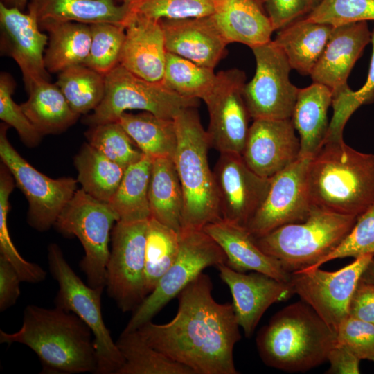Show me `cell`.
<instances>
[{"label": "cell", "instance_id": "cell-1", "mask_svg": "<svg viewBox=\"0 0 374 374\" xmlns=\"http://www.w3.org/2000/svg\"><path fill=\"white\" fill-rule=\"evenodd\" d=\"M203 272L177 296L178 309L169 322L150 321L136 330L152 347L191 368L195 374H238L233 359L240 340L232 303H220Z\"/></svg>", "mask_w": 374, "mask_h": 374}, {"label": "cell", "instance_id": "cell-2", "mask_svg": "<svg viewBox=\"0 0 374 374\" xmlns=\"http://www.w3.org/2000/svg\"><path fill=\"white\" fill-rule=\"evenodd\" d=\"M93 333L73 312L59 308L29 305L21 328L12 333L0 330V343L24 344L37 355L42 373H96L98 360Z\"/></svg>", "mask_w": 374, "mask_h": 374}, {"label": "cell", "instance_id": "cell-3", "mask_svg": "<svg viewBox=\"0 0 374 374\" xmlns=\"http://www.w3.org/2000/svg\"><path fill=\"white\" fill-rule=\"evenodd\" d=\"M311 206L358 217L374 202V154L326 139L306 173Z\"/></svg>", "mask_w": 374, "mask_h": 374}, {"label": "cell", "instance_id": "cell-4", "mask_svg": "<svg viewBox=\"0 0 374 374\" xmlns=\"http://www.w3.org/2000/svg\"><path fill=\"white\" fill-rule=\"evenodd\" d=\"M256 342L267 366L305 372L327 361L337 333L301 300L277 312L259 330Z\"/></svg>", "mask_w": 374, "mask_h": 374}, {"label": "cell", "instance_id": "cell-5", "mask_svg": "<svg viewBox=\"0 0 374 374\" xmlns=\"http://www.w3.org/2000/svg\"><path fill=\"white\" fill-rule=\"evenodd\" d=\"M195 108H185L173 118L177 135L173 161L184 197L181 230L203 229L222 219L208 159L211 145Z\"/></svg>", "mask_w": 374, "mask_h": 374}, {"label": "cell", "instance_id": "cell-6", "mask_svg": "<svg viewBox=\"0 0 374 374\" xmlns=\"http://www.w3.org/2000/svg\"><path fill=\"white\" fill-rule=\"evenodd\" d=\"M357 218L312 206L305 221L283 225L254 238L263 252L292 273L318 267L346 238Z\"/></svg>", "mask_w": 374, "mask_h": 374}, {"label": "cell", "instance_id": "cell-7", "mask_svg": "<svg viewBox=\"0 0 374 374\" xmlns=\"http://www.w3.org/2000/svg\"><path fill=\"white\" fill-rule=\"evenodd\" d=\"M50 272L57 282L55 307L74 313L91 329L98 360L97 374H116L124 359L112 339L102 314L101 296L104 287L85 284L67 262L60 247H48Z\"/></svg>", "mask_w": 374, "mask_h": 374}, {"label": "cell", "instance_id": "cell-8", "mask_svg": "<svg viewBox=\"0 0 374 374\" xmlns=\"http://www.w3.org/2000/svg\"><path fill=\"white\" fill-rule=\"evenodd\" d=\"M117 221L118 217L108 203L81 188L76 190L55 223L60 233L74 235L81 242L84 255L79 267L92 287L105 288L109 244L114 223Z\"/></svg>", "mask_w": 374, "mask_h": 374}, {"label": "cell", "instance_id": "cell-9", "mask_svg": "<svg viewBox=\"0 0 374 374\" xmlns=\"http://www.w3.org/2000/svg\"><path fill=\"white\" fill-rule=\"evenodd\" d=\"M104 97L83 122L90 127L118 121L127 110L139 109L157 116L173 119L179 112L196 107L198 99L181 96L161 82L143 79L118 64L105 75Z\"/></svg>", "mask_w": 374, "mask_h": 374}, {"label": "cell", "instance_id": "cell-10", "mask_svg": "<svg viewBox=\"0 0 374 374\" xmlns=\"http://www.w3.org/2000/svg\"><path fill=\"white\" fill-rule=\"evenodd\" d=\"M178 256L154 289L133 312L125 332L138 330L152 319L203 270L226 262L220 245L203 229H183L179 233Z\"/></svg>", "mask_w": 374, "mask_h": 374}, {"label": "cell", "instance_id": "cell-11", "mask_svg": "<svg viewBox=\"0 0 374 374\" xmlns=\"http://www.w3.org/2000/svg\"><path fill=\"white\" fill-rule=\"evenodd\" d=\"M148 221H117L112 231L105 287L123 312H133L148 295L145 274Z\"/></svg>", "mask_w": 374, "mask_h": 374}, {"label": "cell", "instance_id": "cell-12", "mask_svg": "<svg viewBox=\"0 0 374 374\" xmlns=\"http://www.w3.org/2000/svg\"><path fill=\"white\" fill-rule=\"evenodd\" d=\"M8 125L0 127V157L12 174L28 204V222L39 231L48 230L77 190L72 177L52 179L35 169L10 144Z\"/></svg>", "mask_w": 374, "mask_h": 374}, {"label": "cell", "instance_id": "cell-13", "mask_svg": "<svg viewBox=\"0 0 374 374\" xmlns=\"http://www.w3.org/2000/svg\"><path fill=\"white\" fill-rule=\"evenodd\" d=\"M251 50L256 71L243 89L251 118H291L299 88L290 80L292 67L285 55L273 40Z\"/></svg>", "mask_w": 374, "mask_h": 374}, {"label": "cell", "instance_id": "cell-14", "mask_svg": "<svg viewBox=\"0 0 374 374\" xmlns=\"http://www.w3.org/2000/svg\"><path fill=\"white\" fill-rule=\"evenodd\" d=\"M374 254L362 255L351 263L334 271L319 267L292 273L294 294L310 305L337 333L348 317V307L362 274Z\"/></svg>", "mask_w": 374, "mask_h": 374}, {"label": "cell", "instance_id": "cell-15", "mask_svg": "<svg viewBox=\"0 0 374 374\" xmlns=\"http://www.w3.org/2000/svg\"><path fill=\"white\" fill-rule=\"evenodd\" d=\"M245 80L240 69L222 71L202 99L209 115L206 132L210 145L220 153L242 154L244 150L251 118L243 96Z\"/></svg>", "mask_w": 374, "mask_h": 374}, {"label": "cell", "instance_id": "cell-16", "mask_svg": "<svg viewBox=\"0 0 374 374\" xmlns=\"http://www.w3.org/2000/svg\"><path fill=\"white\" fill-rule=\"evenodd\" d=\"M310 159L299 157L271 177L267 196L246 227L254 238L285 224L302 222L309 217L312 206L306 173Z\"/></svg>", "mask_w": 374, "mask_h": 374}, {"label": "cell", "instance_id": "cell-17", "mask_svg": "<svg viewBox=\"0 0 374 374\" xmlns=\"http://www.w3.org/2000/svg\"><path fill=\"white\" fill-rule=\"evenodd\" d=\"M213 172L222 219L247 227L267 196L271 178L256 174L236 153H220Z\"/></svg>", "mask_w": 374, "mask_h": 374}, {"label": "cell", "instance_id": "cell-18", "mask_svg": "<svg viewBox=\"0 0 374 374\" xmlns=\"http://www.w3.org/2000/svg\"><path fill=\"white\" fill-rule=\"evenodd\" d=\"M221 280L229 287L238 323L250 337L266 310L274 303L285 301L295 294L290 282L267 274L235 271L226 263L217 267Z\"/></svg>", "mask_w": 374, "mask_h": 374}, {"label": "cell", "instance_id": "cell-19", "mask_svg": "<svg viewBox=\"0 0 374 374\" xmlns=\"http://www.w3.org/2000/svg\"><path fill=\"white\" fill-rule=\"evenodd\" d=\"M291 118L255 119L242 158L256 174L271 178L299 158L300 140Z\"/></svg>", "mask_w": 374, "mask_h": 374}, {"label": "cell", "instance_id": "cell-20", "mask_svg": "<svg viewBox=\"0 0 374 374\" xmlns=\"http://www.w3.org/2000/svg\"><path fill=\"white\" fill-rule=\"evenodd\" d=\"M0 28L1 48L19 66L26 89L36 81L48 80L44 55L48 37L35 15L0 3Z\"/></svg>", "mask_w": 374, "mask_h": 374}, {"label": "cell", "instance_id": "cell-21", "mask_svg": "<svg viewBox=\"0 0 374 374\" xmlns=\"http://www.w3.org/2000/svg\"><path fill=\"white\" fill-rule=\"evenodd\" d=\"M371 40V31L367 21L333 26L325 49L310 74L313 82L328 87L332 98L348 89L350 73Z\"/></svg>", "mask_w": 374, "mask_h": 374}, {"label": "cell", "instance_id": "cell-22", "mask_svg": "<svg viewBox=\"0 0 374 374\" xmlns=\"http://www.w3.org/2000/svg\"><path fill=\"white\" fill-rule=\"evenodd\" d=\"M167 51L161 21L130 12L119 64L151 82H161Z\"/></svg>", "mask_w": 374, "mask_h": 374}, {"label": "cell", "instance_id": "cell-23", "mask_svg": "<svg viewBox=\"0 0 374 374\" xmlns=\"http://www.w3.org/2000/svg\"><path fill=\"white\" fill-rule=\"evenodd\" d=\"M167 52L214 69L229 44L211 16L160 19Z\"/></svg>", "mask_w": 374, "mask_h": 374}, {"label": "cell", "instance_id": "cell-24", "mask_svg": "<svg viewBox=\"0 0 374 374\" xmlns=\"http://www.w3.org/2000/svg\"><path fill=\"white\" fill-rule=\"evenodd\" d=\"M203 230L222 249L226 257V264L233 269L258 271L280 281H290L292 273L263 252L246 227L222 219L206 225Z\"/></svg>", "mask_w": 374, "mask_h": 374}, {"label": "cell", "instance_id": "cell-25", "mask_svg": "<svg viewBox=\"0 0 374 374\" xmlns=\"http://www.w3.org/2000/svg\"><path fill=\"white\" fill-rule=\"evenodd\" d=\"M211 17L229 44L252 48L271 40L272 24L263 6L255 0H219Z\"/></svg>", "mask_w": 374, "mask_h": 374}, {"label": "cell", "instance_id": "cell-26", "mask_svg": "<svg viewBox=\"0 0 374 374\" xmlns=\"http://www.w3.org/2000/svg\"><path fill=\"white\" fill-rule=\"evenodd\" d=\"M332 93L326 86L313 82L299 89L291 121L299 134V157L312 158L323 145L329 129L328 112Z\"/></svg>", "mask_w": 374, "mask_h": 374}, {"label": "cell", "instance_id": "cell-27", "mask_svg": "<svg viewBox=\"0 0 374 374\" xmlns=\"http://www.w3.org/2000/svg\"><path fill=\"white\" fill-rule=\"evenodd\" d=\"M28 12L39 25L48 22H78L87 24L112 23L125 26L128 3L114 0H29Z\"/></svg>", "mask_w": 374, "mask_h": 374}, {"label": "cell", "instance_id": "cell-28", "mask_svg": "<svg viewBox=\"0 0 374 374\" xmlns=\"http://www.w3.org/2000/svg\"><path fill=\"white\" fill-rule=\"evenodd\" d=\"M333 26L300 18L278 30L274 42L292 69L310 75L330 37Z\"/></svg>", "mask_w": 374, "mask_h": 374}, {"label": "cell", "instance_id": "cell-29", "mask_svg": "<svg viewBox=\"0 0 374 374\" xmlns=\"http://www.w3.org/2000/svg\"><path fill=\"white\" fill-rule=\"evenodd\" d=\"M26 90L28 98L20 105L42 136L62 132L78 118L80 115L73 111L56 84L39 80Z\"/></svg>", "mask_w": 374, "mask_h": 374}, {"label": "cell", "instance_id": "cell-30", "mask_svg": "<svg viewBox=\"0 0 374 374\" xmlns=\"http://www.w3.org/2000/svg\"><path fill=\"white\" fill-rule=\"evenodd\" d=\"M148 198L151 217L179 233L184 197L173 159H152Z\"/></svg>", "mask_w": 374, "mask_h": 374}, {"label": "cell", "instance_id": "cell-31", "mask_svg": "<svg viewBox=\"0 0 374 374\" xmlns=\"http://www.w3.org/2000/svg\"><path fill=\"white\" fill-rule=\"evenodd\" d=\"M48 32L44 53L46 70L61 72L83 65L89 55L91 35L90 24L78 22H48L39 26Z\"/></svg>", "mask_w": 374, "mask_h": 374}, {"label": "cell", "instance_id": "cell-32", "mask_svg": "<svg viewBox=\"0 0 374 374\" xmlns=\"http://www.w3.org/2000/svg\"><path fill=\"white\" fill-rule=\"evenodd\" d=\"M152 159L143 154L125 170L123 179L108 203L118 221L137 222L151 217L148 189Z\"/></svg>", "mask_w": 374, "mask_h": 374}, {"label": "cell", "instance_id": "cell-33", "mask_svg": "<svg viewBox=\"0 0 374 374\" xmlns=\"http://www.w3.org/2000/svg\"><path fill=\"white\" fill-rule=\"evenodd\" d=\"M118 121L141 151L152 159H173L177 135L173 119L143 112L133 114L125 112Z\"/></svg>", "mask_w": 374, "mask_h": 374}, {"label": "cell", "instance_id": "cell-34", "mask_svg": "<svg viewBox=\"0 0 374 374\" xmlns=\"http://www.w3.org/2000/svg\"><path fill=\"white\" fill-rule=\"evenodd\" d=\"M78 181L93 197L109 203L125 169L109 159L89 143H84L74 158Z\"/></svg>", "mask_w": 374, "mask_h": 374}, {"label": "cell", "instance_id": "cell-35", "mask_svg": "<svg viewBox=\"0 0 374 374\" xmlns=\"http://www.w3.org/2000/svg\"><path fill=\"white\" fill-rule=\"evenodd\" d=\"M116 344L124 359L116 374H195L189 367L150 346L137 330L123 331Z\"/></svg>", "mask_w": 374, "mask_h": 374}, {"label": "cell", "instance_id": "cell-36", "mask_svg": "<svg viewBox=\"0 0 374 374\" xmlns=\"http://www.w3.org/2000/svg\"><path fill=\"white\" fill-rule=\"evenodd\" d=\"M55 84L78 115L94 110L105 91V75L84 65L73 66L60 72Z\"/></svg>", "mask_w": 374, "mask_h": 374}, {"label": "cell", "instance_id": "cell-37", "mask_svg": "<svg viewBox=\"0 0 374 374\" xmlns=\"http://www.w3.org/2000/svg\"><path fill=\"white\" fill-rule=\"evenodd\" d=\"M179 235L153 217L148 221L145 248V274L148 294L175 261Z\"/></svg>", "mask_w": 374, "mask_h": 374}, {"label": "cell", "instance_id": "cell-38", "mask_svg": "<svg viewBox=\"0 0 374 374\" xmlns=\"http://www.w3.org/2000/svg\"><path fill=\"white\" fill-rule=\"evenodd\" d=\"M216 78L214 69L167 52L161 83L169 90L184 97L203 99Z\"/></svg>", "mask_w": 374, "mask_h": 374}, {"label": "cell", "instance_id": "cell-39", "mask_svg": "<svg viewBox=\"0 0 374 374\" xmlns=\"http://www.w3.org/2000/svg\"><path fill=\"white\" fill-rule=\"evenodd\" d=\"M0 170V255L17 270L22 282L37 283L46 276V271L39 265L25 260L13 244L8 230L9 197L14 188V178L2 163Z\"/></svg>", "mask_w": 374, "mask_h": 374}, {"label": "cell", "instance_id": "cell-40", "mask_svg": "<svg viewBox=\"0 0 374 374\" xmlns=\"http://www.w3.org/2000/svg\"><path fill=\"white\" fill-rule=\"evenodd\" d=\"M85 135L88 143L125 169L143 155L118 121L91 126Z\"/></svg>", "mask_w": 374, "mask_h": 374}, {"label": "cell", "instance_id": "cell-41", "mask_svg": "<svg viewBox=\"0 0 374 374\" xmlns=\"http://www.w3.org/2000/svg\"><path fill=\"white\" fill-rule=\"evenodd\" d=\"M91 45L83 64L105 75L119 63L125 38V26L112 23L90 24Z\"/></svg>", "mask_w": 374, "mask_h": 374}, {"label": "cell", "instance_id": "cell-42", "mask_svg": "<svg viewBox=\"0 0 374 374\" xmlns=\"http://www.w3.org/2000/svg\"><path fill=\"white\" fill-rule=\"evenodd\" d=\"M219 0H130V12L157 20L211 16Z\"/></svg>", "mask_w": 374, "mask_h": 374}, {"label": "cell", "instance_id": "cell-43", "mask_svg": "<svg viewBox=\"0 0 374 374\" xmlns=\"http://www.w3.org/2000/svg\"><path fill=\"white\" fill-rule=\"evenodd\" d=\"M305 17L332 26L374 21V0H321Z\"/></svg>", "mask_w": 374, "mask_h": 374}, {"label": "cell", "instance_id": "cell-44", "mask_svg": "<svg viewBox=\"0 0 374 374\" xmlns=\"http://www.w3.org/2000/svg\"><path fill=\"white\" fill-rule=\"evenodd\" d=\"M371 43L372 55L365 84L357 91L349 88L332 98L334 112L327 134L330 137L343 136L344 127L353 113L361 105L374 102V30Z\"/></svg>", "mask_w": 374, "mask_h": 374}, {"label": "cell", "instance_id": "cell-45", "mask_svg": "<svg viewBox=\"0 0 374 374\" xmlns=\"http://www.w3.org/2000/svg\"><path fill=\"white\" fill-rule=\"evenodd\" d=\"M15 87V80L6 72L0 75V118L8 126L14 127L24 144L35 147L42 135L27 118L21 105L12 98Z\"/></svg>", "mask_w": 374, "mask_h": 374}, {"label": "cell", "instance_id": "cell-46", "mask_svg": "<svg viewBox=\"0 0 374 374\" xmlns=\"http://www.w3.org/2000/svg\"><path fill=\"white\" fill-rule=\"evenodd\" d=\"M374 254V202L357 218L353 229L343 242L319 265L337 258Z\"/></svg>", "mask_w": 374, "mask_h": 374}, {"label": "cell", "instance_id": "cell-47", "mask_svg": "<svg viewBox=\"0 0 374 374\" xmlns=\"http://www.w3.org/2000/svg\"><path fill=\"white\" fill-rule=\"evenodd\" d=\"M337 343L346 346L360 360L374 362V325L348 317L337 330Z\"/></svg>", "mask_w": 374, "mask_h": 374}, {"label": "cell", "instance_id": "cell-48", "mask_svg": "<svg viewBox=\"0 0 374 374\" xmlns=\"http://www.w3.org/2000/svg\"><path fill=\"white\" fill-rule=\"evenodd\" d=\"M262 6L274 31L305 17L312 10L309 0H263Z\"/></svg>", "mask_w": 374, "mask_h": 374}, {"label": "cell", "instance_id": "cell-49", "mask_svg": "<svg viewBox=\"0 0 374 374\" xmlns=\"http://www.w3.org/2000/svg\"><path fill=\"white\" fill-rule=\"evenodd\" d=\"M348 316L374 325V283L359 280L350 301Z\"/></svg>", "mask_w": 374, "mask_h": 374}, {"label": "cell", "instance_id": "cell-50", "mask_svg": "<svg viewBox=\"0 0 374 374\" xmlns=\"http://www.w3.org/2000/svg\"><path fill=\"white\" fill-rule=\"evenodd\" d=\"M22 282L15 267L0 255V311L14 305L20 296Z\"/></svg>", "mask_w": 374, "mask_h": 374}, {"label": "cell", "instance_id": "cell-51", "mask_svg": "<svg viewBox=\"0 0 374 374\" xmlns=\"http://www.w3.org/2000/svg\"><path fill=\"white\" fill-rule=\"evenodd\" d=\"M327 374H358L360 359L344 345L337 343L330 350Z\"/></svg>", "mask_w": 374, "mask_h": 374}, {"label": "cell", "instance_id": "cell-52", "mask_svg": "<svg viewBox=\"0 0 374 374\" xmlns=\"http://www.w3.org/2000/svg\"><path fill=\"white\" fill-rule=\"evenodd\" d=\"M360 280L366 283H374V256L363 271Z\"/></svg>", "mask_w": 374, "mask_h": 374}, {"label": "cell", "instance_id": "cell-53", "mask_svg": "<svg viewBox=\"0 0 374 374\" xmlns=\"http://www.w3.org/2000/svg\"><path fill=\"white\" fill-rule=\"evenodd\" d=\"M29 0H1L2 3L7 7L16 8L23 11Z\"/></svg>", "mask_w": 374, "mask_h": 374}, {"label": "cell", "instance_id": "cell-54", "mask_svg": "<svg viewBox=\"0 0 374 374\" xmlns=\"http://www.w3.org/2000/svg\"><path fill=\"white\" fill-rule=\"evenodd\" d=\"M309 1L313 9L316 6H317L320 3L321 0H309Z\"/></svg>", "mask_w": 374, "mask_h": 374}, {"label": "cell", "instance_id": "cell-55", "mask_svg": "<svg viewBox=\"0 0 374 374\" xmlns=\"http://www.w3.org/2000/svg\"><path fill=\"white\" fill-rule=\"evenodd\" d=\"M256 1H257L258 3H259L260 4H261L262 6V1L263 0H255Z\"/></svg>", "mask_w": 374, "mask_h": 374}, {"label": "cell", "instance_id": "cell-56", "mask_svg": "<svg viewBox=\"0 0 374 374\" xmlns=\"http://www.w3.org/2000/svg\"><path fill=\"white\" fill-rule=\"evenodd\" d=\"M130 0H122L123 2L128 3Z\"/></svg>", "mask_w": 374, "mask_h": 374}]
</instances>
